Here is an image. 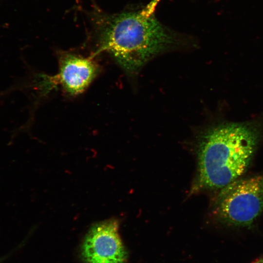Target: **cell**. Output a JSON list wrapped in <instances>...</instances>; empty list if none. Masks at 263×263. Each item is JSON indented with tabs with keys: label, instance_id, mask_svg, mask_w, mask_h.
<instances>
[{
	"label": "cell",
	"instance_id": "6da1fadb",
	"mask_svg": "<svg viewBox=\"0 0 263 263\" xmlns=\"http://www.w3.org/2000/svg\"><path fill=\"white\" fill-rule=\"evenodd\" d=\"M98 49L106 52L128 74H137L158 55L178 47L181 37L141 10L125 11L106 18L98 30Z\"/></svg>",
	"mask_w": 263,
	"mask_h": 263
},
{
	"label": "cell",
	"instance_id": "7a4b0ae2",
	"mask_svg": "<svg viewBox=\"0 0 263 263\" xmlns=\"http://www.w3.org/2000/svg\"><path fill=\"white\" fill-rule=\"evenodd\" d=\"M259 132L251 125L226 123L204 132L197 143V171L191 192L220 190L244 173Z\"/></svg>",
	"mask_w": 263,
	"mask_h": 263
},
{
	"label": "cell",
	"instance_id": "3957f363",
	"mask_svg": "<svg viewBox=\"0 0 263 263\" xmlns=\"http://www.w3.org/2000/svg\"><path fill=\"white\" fill-rule=\"evenodd\" d=\"M263 211V174L238 179L220 189L213 212L236 226L251 225Z\"/></svg>",
	"mask_w": 263,
	"mask_h": 263
},
{
	"label": "cell",
	"instance_id": "277c9868",
	"mask_svg": "<svg viewBox=\"0 0 263 263\" xmlns=\"http://www.w3.org/2000/svg\"><path fill=\"white\" fill-rule=\"evenodd\" d=\"M93 56L84 57L68 54L60 59L58 73L53 76L38 75L37 86L42 94L59 86L68 94H80L86 89L98 72Z\"/></svg>",
	"mask_w": 263,
	"mask_h": 263
},
{
	"label": "cell",
	"instance_id": "5b68a950",
	"mask_svg": "<svg viewBox=\"0 0 263 263\" xmlns=\"http://www.w3.org/2000/svg\"><path fill=\"white\" fill-rule=\"evenodd\" d=\"M119 222L110 219L93 225L81 246L85 263H126L127 251L119 232Z\"/></svg>",
	"mask_w": 263,
	"mask_h": 263
},
{
	"label": "cell",
	"instance_id": "8992f818",
	"mask_svg": "<svg viewBox=\"0 0 263 263\" xmlns=\"http://www.w3.org/2000/svg\"><path fill=\"white\" fill-rule=\"evenodd\" d=\"M160 0H151L149 4L143 8L144 13L147 15H150L154 13L155 9Z\"/></svg>",
	"mask_w": 263,
	"mask_h": 263
},
{
	"label": "cell",
	"instance_id": "52a82bcc",
	"mask_svg": "<svg viewBox=\"0 0 263 263\" xmlns=\"http://www.w3.org/2000/svg\"><path fill=\"white\" fill-rule=\"evenodd\" d=\"M254 263H263V259H260Z\"/></svg>",
	"mask_w": 263,
	"mask_h": 263
}]
</instances>
